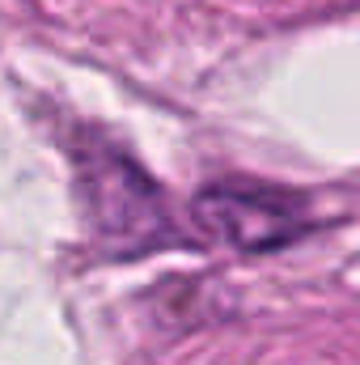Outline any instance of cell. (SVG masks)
I'll list each match as a JSON object with an SVG mask.
<instances>
[{
    "label": "cell",
    "instance_id": "6da1fadb",
    "mask_svg": "<svg viewBox=\"0 0 360 365\" xmlns=\"http://www.w3.org/2000/svg\"><path fill=\"white\" fill-rule=\"evenodd\" d=\"M77 191L81 212L90 225V238L115 259L153 255L166 247H179V221L162 195V187L149 179L123 149L90 136L77 149Z\"/></svg>",
    "mask_w": 360,
    "mask_h": 365
},
{
    "label": "cell",
    "instance_id": "7a4b0ae2",
    "mask_svg": "<svg viewBox=\"0 0 360 365\" xmlns=\"http://www.w3.org/2000/svg\"><path fill=\"white\" fill-rule=\"evenodd\" d=\"M191 217L203 234L233 251H271L309 230V208L301 195L268 182L225 179L195 195Z\"/></svg>",
    "mask_w": 360,
    "mask_h": 365
}]
</instances>
